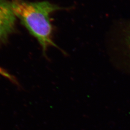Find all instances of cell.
I'll list each match as a JSON object with an SVG mask.
<instances>
[{
  "mask_svg": "<svg viewBox=\"0 0 130 130\" xmlns=\"http://www.w3.org/2000/svg\"><path fill=\"white\" fill-rule=\"evenodd\" d=\"M126 42H127V44L130 48V27L129 28L128 34H127V38H126Z\"/></svg>",
  "mask_w": 130,
  "mask_h": 130,
  "instance_id": "obj_4",
  "label": "cell"
},
{
  "mask_svg": "<svg viewBox=\"0 0 130 130\" xmlns=\"http://www.w3.org/2000/svg\"><path fill=\"white\" fill-rule=\"evenodd\" d=\"M16 19L12 2L0 0V43L13 31Z\"/></svg>",
  "mask_w": 130,
  "mask_h": 130,
  "instance_id": "obj_2",
  "label": "cell"
},
{
  "mask_svg": "<svg viewBox=\"0 0 130 130\" xmlns=\"http://www.w3.org/2000/svg\"><path fill=\"white\" fill-rule=\"evenodd\" d=\"M0 75H1L9 79L10 80H12V81H13V82H14V80H15V79H14V78L9 73H8L7 71H6L5 70H4L2 68H1V67H0Z\"/></svg>",
  "mask_w": 130,
  "mask_h": 130,
  "instance_id": "obj_3",
  "label": "cell"
},
{
  "mask_svg": "<svg viewBox=\"0 0 130 130\" xmlns=\"http://www.w3.org/2000/svg\"><path fill=\"white\" fill-rule=\"evenodd\" d=\"M12 3L17 18L37 40L45 57L50 47L61 50L53 39V28L50 19L52 13L60 9L59 7L45 1L28 2L14 0Z\"/></svg>",
  "mask_w": 130,
  "mask_h": 130,
  "instance_id": "obj_1",
  "label": "cell"
}]
</instances>
